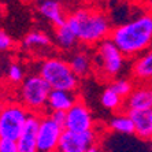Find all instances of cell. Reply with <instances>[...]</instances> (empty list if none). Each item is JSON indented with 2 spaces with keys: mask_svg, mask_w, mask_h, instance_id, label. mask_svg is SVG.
Masks as SVG:
<instances>
[{
  "mask_svg": "<svg viewBox=\"0 0 152 152\" xmlns=\"http://www.w3.org/2000/svg\"><path fill=\"white\" fill-rule=\"evenodd\" d=\"M110 39L126 58L142 55L152 45V12H142L113 28Z\"/></svg>",
  "mask_w": 152,
  "mask_h": 152,
  "instance_id": "1",
  "label": "cell"
},
{
  "mask_svg": "<svg viewBox=\"0 0 152 152\" xmlns=\"http://www.w3.org/2000/svg\"><path fill=\"white\" fill-rule=\"evenodd\" d=\"M77 36L78 41L85 45H99L110 39L113 26L108 15L102 10L92 7H81L67 15L66 21Z\"/></svg>",
  "mask_w": 152,
  "mask_h": 152,
  "instance_id": "2",
  "label": "cell"
},
{
  "mask_svg": "<svg viewBox=\"0 0 152 152\" xmlns=\"http://www.w3.org/2000/svg\"><path fill=\"white\" fill-rule=\"evenodd\" d=\"M39 75L51 86L52 91L74 92L80 78L73 73L69 60L60 58H47L40 63Z\"/></svg>",
  "mask_w": 152,
  "mask_h": 152,
  "instance_id": "3",
  "label": "cell"
},
{
  "mask_svg": "<svg viewBox=\"0 0 152 152\" xmlns=\"http://www.w3.org/2000/svg\"><path fill=\"white\" fill-rule=\"evenodd\" d=\"M51 91V86L39 74L29 75L21 85L22 106L30 114L44 115Z\"/></svg>",
  "mask_w": 152,
  "mask_h": 152,
  "instance_id": "4",
  "label": "cell"
},
{
  "mask_svg": "<svg viewBox=\"0 0 152 152\" xmlns=\"http://www.w3.org/2000/svg\"><path fill=\"white\" fill-rule=\"evenodd\" d=\"M29 111L22 103H6L0 107V138L18 141L29 118Z\"/></svg>",
  "mask_w": 152,
  "mask_h": 152,
  "instance_id": "5",
  "label": "cell"
},
{
  "mask_svg": "<svg viewBox=\"0 0 152 152\" xmlns=\"http://www.w3.org/2000/svg\"><path fill=\"white\" fill-rule=\"evenodd\" d=\"M125 55L111 39L104 40L96 47V62L106 77L113 78L119 74L125 66Z\"/></svg>",
  "mask_w": 152,
  "mask_h": 152,
  "instance_id": "6",
  "label": "cell"
},
{
  "mask_svg": "<svg viewBox=\"0 0 152 152\" xmlns=\"http://www.w3.org/2000/svg\"><path fill=\"white\" fill-rule=\"evenodd\" d=\"M63 130V127L55 124L50 115L44 114L41 117L37 136V152H58Z\"/></svg>",
  "mask_w": 152,
  "mask_h": 152,
  "instance_id": "7",
  "label": "cell"
},
{
  "mask_svg": "<svg viewBox=\"0 0 152 152\" xmlns=\"http://www.w3.org/2000/svg\"><path fill=\"white\" fill-rule=\"evenodd\" d=\"M93 126H95V121L92 114L82 100H78L66 113L64 130L84 133V132H92Z\"/></svg>",
  "mask_w": 152,
  "mask_h": 152,
  "instance_id": "8",
  "label": "cell"
},
{
  "mask_svg": "<svg viewBox=\"0 0 152 152\" xmlns=\"http://www.w3.org/2000/svg\"><path fill=\"white\" fill-rule=\"evenodd\" d=\"M95 130L84 132V133L63 130L58 152H88L92 147H95Z\"/></svg>",
  "mask_w": 152,
  "mask_h": 152,
  "instance_id": "9",
  "label": "cell"
},
{
  "mask_svg": "<svg viewBox=\"0 0 152 152\" xmlns=\"http://www.w3.org/2000/svg\"><path fill=\"white\" fill-rule=\"evenodd\" d=\"M41 117L42 115H37V114H29L21 137L17 141L19 152H37V136H39Z\"/></svg>",
  "mask_w": 152,
  "mask_h": 152,
  "instance_id": "10",
  "label": "cell"
},
{
  "mask_svg": "<svg viewBox=\"0 0 152 152\" xmlns=\"http://www.w3.org/2000/svg\"><path fill=\"white\" fill-rule=\"evenodd\" d=\"M134 125V136L141 141H152V108L129 111Z\"/></svg>",
  "mask_w": 152,
  "mask_h": 152,
  "instance_id": "11",
  "label": "cell"
},
{
  "mask_svg": "<svg viewBox=\"0 0 152 152\" xmlns=\"http://www.w3.org/2000/svg\"><path fill=\"white\" fill-rule=\"evenodd\" d=\"M152 108V86H138L129 95L124 102L125 113L134 110H147Z\"/></svg>",
  "mask_w": 152,
  "mask_h": 152,
  "instance_id": "12",
  "label": "cell"
},
{
  "mask_svg": "<svg viewBox=\"0 0 152 152\" xmlns=\"http://www.w3.org/2000/svg\"><path fill=\"white\" fill-rule=\"evenodd\" d=\"M39 12L45 18L47 21H50L55 28L63 26L67 21V15L64 14L63 7L59 1L55 0H44L39 3Z\"/></svg>",
  "mask_w": 152,
  "mask_h": 152,
  "instance_id": "13",
  "label": "cell"
},
{
  "mask_svg": "<svg viewBox=\"0 0 152 152\" xmlns=\"http://www.w3.org/2000/svg\"><path fill=\"white\" fill-rule=\"evenodd\" d=\"M132 77L137 82L152 81V48L136 58L132 64Z\"/></svg>",
  "mask_w": 152,
  "mask_h": 152,
  "instance_id": "14",
  "label": "cell"
},
{
  "mask_svg": "<svg viewBox=\"0 0 152 152\" xmlns=\"http://www.w3.org/2000/svg\"><path fill=\"white\" fill-rule=\"evenodd\" d=\"M77 95L74 92H66V91H51L48 97L47 110L50 111H63L67 113L71 107L78 102Z\"/></svg>",
  "mask_w": 152,
  "mask_h": 152,
  "instance_id": "15",
  "label": "cell"
},
{
  "mask_svg": "<svg viewBox=\"0 0 152 152\" xmlns=\"http://www.w3.org/2000/svg\"><path fill=\"white\" fill-rule=\"evenodd\" d=\"M71 70L77 75V78H84L91 73L92 70V58L86 51H77L71 55L70 60H69Z\"/></svg>",
  "mask_w": 152,
  "mask_h": 152,
  "instance_id": "16",
  "label": "cell"
},
{
  "mask_svg": "<svg viewBox=\"0 0 152 152\" xmlns=\"http://www.w3.org/2000/svg\"><path fill=\"white\" fill-rule=\"evenodd\" d=\"M110 129L117 133L119 136H133L134 134V125H133V121L129 117L127 113H119L115 114L113 118H111L110 124H108Z\"/></svg>",
  "mask_w": 152,
  "mask_h": 152,
  "instance_id": "17",
  "label": "cell"
},
{
  "mask_svg": "<svg viewBox=\"0 0 152 152\" xmlns=\"http://www.w3.org/2000/svg\"><path fill=\"white\" fill-rule=\"evenodd\" d=\"M55 42L62 50L70 51L75 48L80 41H78L77 36L74 34V32L70 29V26L67 23H64L63 26L55 28Z\"/></svg>",
  "mask_w": 152,
  "mask_h": 152,
  "instance_id": "18",
  "label": "cell"
},
{
  "mask_svg": "<svg viewBox=\"0 0 152 152\" xmlns=\"http://www.w3.org/2000/svg\"><path fill=\"white\" fill-rule=\"evenodd\" d=\"M22 44L28 50H33V48H47V47H51L52 45V41H51L48 34L34 30V32H29L23 37Z\"/></svg>",
  "mask_w": 152,
  "mask_h": 152,
  "instance_id": "19",
  "label": "cell"
},
{
  "mask_svg": "<svg viewBox=\"0 0 152 152\" xmlns=\"http://www.w3.org/2000/svg\"><path fill=\"white\" fill-rule=\"evenodd\" d=\"M100 102H102L103 107L106 110L110 111H117V110H122L124 108V102L125 100L121 97L119 95L114 92L110 86H107L104 91H103L102 96H100Z\"/></svg>",
  "mask_w": 152,
  "mask_h": 152,
  "instance_id": "20",
  "label": "cell"
},
{
  "mask_svg": "<svg viewBox=\"0 0 152 152\" xmlns=\"http://www.w3.org/2000/svg\"><path fill=\"white\" fill-rule=\"evenodd\" d=\"M108 86H110L117 95H119L124 100L127 99L129 95L134 91L133 81H130V80H125V78H117V80H114Z\"/></svg>",
  "mask_w": 152,
  "mask_h": 152,
  "instance_id": "21",
  "label": "cell"
},
{
  "mask_svg": "<svg viewBox=\"0 0 152 152\" xmlns=\"http://www.w3.org/2000/svg\"><path fill=\"white\" fill-rule=\"evenodd\" d=\"M7 77L10 81L15 82V84L23 81V69L17 63L10 64V67H8V70H7Z\"/></svg>",
  "mask_w": 152,
  "mask_h": 152,
  "instance_id": "22",
  "label": "cell"
},
{
  "mask_svg": "<svg viewBox=\"0 0 152 152\" xmlns=\"http://www.w3.org/2000/svg\"><path fill=\"white\" fill-rule=\"evenodd\" d=\"M14 45V41L4 30H0V51H8Z\"/></svg>",
  "mask_w": 152,
  "mask_h": 152,
  "instance_id": "23",
  "label": "cell"
},
{
  "mask_svg": "<svg viewBox=\"0 0 152 152\" xmlns=\"http://www.w3.org/2000/svg\"><path fill=\"white\" fill-rule=\"evenodd\" d=\"M0 152H19L17 141H10V140H1L0 138Z\"/></svg>",
  "mask_w": 152,
  "mask_h": 152,
  "instance_id": "24",
  "label": "cell"
},
{
  "mask_svg": "<svg viewBox=\"0 0 152 152\" xmlns=\"http://www.w3.org/2000/svg\"><path fill=\"white\" fill-rule=\"evenodd\" d=\"M48 115H50V118L55 124H58L60 127L64 129V125H66V113H63V111H51Z\"/></svg>",
  "mask_w": 152,
  "mask_h": 152,
  "instance_id": "25",
  "label": "cell"
},
{
  "mask_svg": "<svg viewBox=\"0 0 152 152\" xmlns=\"http://www.w3.org/2000/svg\"><path fill=\"white\" fill-rule=\"evenodd\" d=\"M88 152H102V151H100V148H99V147H96V145H95V147H92V148L89 149Z\"/></svg>",
  "mask_w": 152,
  "mask_h": 152,
  "instance_id": "26",
  "label": "cell"
}]
</instances>
